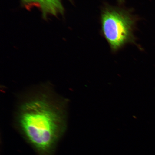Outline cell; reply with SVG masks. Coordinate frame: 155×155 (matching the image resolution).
<instances>
[{
	"label": "cell",
	"mask_w": 155,
	"mask_h": 155,
	"mask_svg": "<svg viewBox=\"0 0 155 155\" xmlns=\"http://www.w3.org/2000/svg\"><path fill=\"white\" fill-rule=\"evenodd\" d=\"M63 0H22L26 7H36L39 9L44 18L49 15L57 16L63 14Z\"/></svg>",
	"instance_id": "3957f363"
},
{
	"label": "cell",
	"mask_w": 155,
	"mask_h": 155,
	"mask_svg": "<svg viewBox=\"0 0 155 155\" xmlns=\"http://www.w3.org/2000/svg\"><path fill=\"white\" fill-rule=\"evenodd\" d=\"M101 22L103 34L112 51H117L126 44L134 42L135 19L129 12L106 7L102 12Z\"/></svg>",
	"instance_id": "7a4b0ae2"
},
{
	"label": "cell",
	"mask_w": 155,
	"mask_h": 155,
	"mask_svg": "<svg viewBox=\"0 0 155 155\" xmlns=\"http://www.w3.org/2000/svg\"><path fill=\"white\" fill-rule=\"evenodd\" d=\"M39 86L19 102L15 125L39 155H52L66 130L67 101L51 87Z\"/></svg>",
	"instance_id": "6da1fadb"
}]
</instances>
